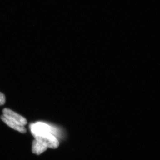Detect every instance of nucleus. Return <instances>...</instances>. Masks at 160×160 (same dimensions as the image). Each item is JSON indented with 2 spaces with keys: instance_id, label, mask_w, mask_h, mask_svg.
<instances>
[{
  "instance_id": "20e7f679",
  "label": "nucleus",
  "mask_w": 160,
  "mask_h": 160,
  "mask_svg": "<svg viewBox=\"0 0 160 160\" xmlns=\"http://www.w3.org/2000/svg\"><path fill=\"white\" fill-rule=\"evenodd\" d=\"M1 118L2 121L4 123H6V125L9 126L10 128H12V129H14V130H17V131L19 132H22V133H26V129L25 128V126L20 125V124H18L17 122L10 119L9 118L6 117V116L3 115L1 116Z\"/></svg>"
},
{
  "instance_id": "f03ea898",
  "label": "nucleus",
  "mask_w": 160,
  "mask_h": 160,
  "mask_svg": "<svg viewBox=\"0 0 160 160\" xmlns=\"http://www.w3.org/2000/svg\"><path fill=\"white\" fill-rule=\"evenodd\" d=\"M30 129L32 134L33 136L47 132L52 133V132L53 131V127L46 123L43 122L32 124L30 126Z\"/></svg>"
},
{
  "instance_id": "f257e3e1",
  "label": "nucleus",
  "mask_w": 160,
  "mask_h": 160,
  "mask_svg": "<svg viewBox=\"0 0 160 160\" xmlns=\"http://www.w3.org/2000/svg\"><path fill=\"white\" fill-rule=\"evenodd\" d=\"M35 139L42 143L47 148L56 149L59 143L56 137L50 132L33 135Z\"/></svg>"
},
{
  "instance_id": "7ed1b4c3",
  "label": "nucleus",
  "mask_w": 160,
  "mask_h": 160,
  "mask_svg": "<svg viewBox=\"0 0 160 160\" xmlns=\"http://www.w3.org/2000/svg\"><path fill=\"white\" fill-rule=\"evenodd\" d=\"M3 115L5 116L6 117L13 120L22 126H25L27 124V120L25 118L23 117L22 116L12 111L11 109L8 108H5L3 110Z\"/></svg>"
},
{
  "instance_id": "423d86ee",
  "label": "nucleus",
  "mask_w": 160,
  "mask_h": 160,
  "mask_svg": "<svg viewBox=\"0 0 160 160\" xmlns=\"http://www.w3.org/2000/svg\"><path fill=\"white\" fill-rule=\"evenodd\" d=\"M6 102V97L5 95L0 92V106L4 105Z\"/></svg>"
},
{
  "instance_id": "39448f33",
  "label": "nucleus",
  "mask_w": 160,
  "mask_h": 160,
  "mask_svg": "<svg viewBox=\"0 0 160 160\" xmlns=\"http://www.w3.org/2000/svg\"><path fill=\"white\" fill-rule=\"evenodd\" d=\"M47 147L42 143L35 139L32 142V152L33 153L37 155H40L46 151Z\"/></svg>"
}]
</instances>
